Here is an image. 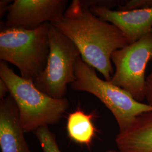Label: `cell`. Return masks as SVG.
<instances>
[{
    "mask_svg": "<svg viewBox=\"0 0 152 152\" xmlns=\"http://www.w3.org/2000/svg\"><path fill=\"white\" fill-rule=\"evenodd\" d=\"M79 50L82 59L109 81L114 74L112 55L129 44L120 29L73 0L60 18L51 23Z\"/></svg>",
    "mask_w": 152,
    "mask_h": 152,
    "instance_id": "6da1fadb",
    "label": "cell"
},
{
    "mask_svg": "<svg viewBox=\"0 0 152 152\" xmlns=\"http://www.w3.org/2000/svg\"><path fill=\"white\" fill-rule=\"evenodd\" d=\"M0 78L9 87L26 133L58 124L68 109L66 98L50 96L37 88L33 82L16 75L3 61L0 63Z\"/></svg>",
    "mask_w": 152,
    "mask_h": 152,
    "instance_id": "7a4b0ae2",
    "label": "cell"
},
{
    "mask_svg": "<svg viewBox=\"0 0 152 152\" xmlns=\"http://www.w3.org/2000/svg\"><path fill=\"white\" fill-rule=\"evenodd\" d=\"M50 23L33 29L3 28L0 32V59L16 66L24 79L34 82L49 58Z\"/></svg>",
    "mask_w": 152,
    "mask_h": 152,
    "instance_id": "3957f363",
    "label": "cell"
},
{
    "mask_svg": "<svg viewBox=\"0 0 152 152\" xmlns=\"http://www.w3.org/2000/svg\"><path fill=\"white\" fill-rule=\"evenodd\" d=\"M75 80L71 84L73 90L88 92L99 99L113 115L119 132L130 127L142 114L152 111V106L139 102L129 93L96 75V71L78 58L75 64Z\"/></svg>",
    "mask_w": 152,
    "mask_h": 152,
    "instance_id": "277c9868",
    "label": "cell"
},
{
    "mask_svg": "<svg viewBox=\"0 0 152 152\" xmlns=\"http://www.w3.org/2000/svg\"><path fill=\"white\" fill-rule=\"evenodd\" d=\"M49 58L41 75L33 82L41 91L55 99L65 98L67 87L75 80V64L81 56L69 38L51 23L49 31Z\"/></svg>",
    "mask_w": 152,
    "mask_h": 152,
    "instance_id": "5b68a950",
    "label": "cell"
},
{
    "mask_svg": "<svg viewBox=\"0 0 152 152\" xmlns=\"http://www.w3.org/2000/svg\"><path fill=\"white\" fill-rule=\"evenodd\" d=\"M111 60L115 71L109 82L142 102L145 99V70L152 60V32L115 51Z\"/></svg>",
    "mask_w": 152,
    "mask_h": 152,
    "instance_id": "8992f818",
    "label": "cell"
},
{
    "mask_svg": "<svg viewBox=\"0 0 152 152\" xmlns=\"http://www.w3.org/2000/svg\"><path fill=\"white\" fill-rule=\"evenodd\" d=\"M66 0H15L7 10L5 28L33 29L63 16Z\"/></svg>",
    "mask_w": 152,
    "mask_h": 152,
    "instance_id": "52a82bcc",
    "label": "cell"
},
{
    "mask_svg": "<svg viewBox=\"0 0 152 152\" xmlns=\"http://www.w3.org/2000/svg\"><path fill=\"white\" fill-rule=\"evenodd\" d=\"M88 9L100 19L118 28L129 44L136 42L152 32V8L120 11L92 6Z\"/></svg>",
    "mask_w": 152,
    "mask_h": 152,
    "instance_id": "ba28073f",
    "label": "cell"
},
{
    "mask_svg": "<svg viewBox=\"0 0 152 152\" xmlns=\"http://www.w3.org/2000/svg\"><path fill=\"white\" fill-rule=\"evenodd\" d=\"M25 133L17 105L9 94L0 102L1 152H31Z\"/></svg>",
    "mask_w": 152,
    "mask_h": 152,
    "instance_id": "9c48e42d",
    "label": "cell"
},
{
    "mask_svg": "<svg viewBox=\"0 0 152 152\" xmlns=\"http://www.w3.org/2000/svg\"><path fill=\"white\" fill-rule=\"evenodd\" d=\"M121 152H152V111L139 115L126 130L115 137Z\"/></svg>",
    "mask_w": 152,
    "mask_h": 152,
    "instance_id": "30bf717a",
    "label": "cell"
},
{
    "mask_svg": "<svg viewBox=\"0 0 152 152\" xmlns=\"http://www.w3.org/2000/svg\"><path fill=\"white\" fill-rule=\"evenodd\" d=\"M92 114H86L80 109L68 115L66 131L71 140L79 144L89 146L96 135Z\"/></svg>",
    "mask_w": 152,
    "mask_h": 152,
    "instance_id": "8fae6325",
    "label": "cell"
},
{
    "mask_svg": "<svg viewBox=\"0 0 152 152\" xmlns=\"http://www.w3.org/2000/svg\"><path fill=\"white\" fill-rule=\"evenodd\" d=\"M39 141L42 152H62L54 134L50 130L49 126H44L33 132Z\"/></svg>",
    "mask_w": 152,
    "mask_h": 152,
    "instance_id": "7c38bea8",
    "label": "cell"
},
{
    "mask_svg": "<svg viewBox=\"0 0 152 152\" xmlns=\"http://www.w3.org/2000/svg\"><path fill=\"white\" fill-rule=\"evenodd\" d=\"M152 8V0H128L118 7V10L130 11Z\"/></svg>",
    "mask_w": 152,
    "mask_h": 152,
    "instance_id": "4fadbf2b",
    "label": "cell"
},
{
    "mask_svg": "<svg viewBox=\"0 0 152 152\" xmlns=\"http://www.w3.org/2000/svg\"><path fill=\"white\" fill-rule=\"evenodd\" d=\"M82 5L84 7L89 9L92 6L105 7L112 9V7L119 6L124 2V1L119 0H88L81 1Z\"/></svg>",
    "mask_w": 152,
    "mask_h": 152,
    "instance_id": "5bb4252c",
    "label": "cell"
},
{
    "mask_svg": "<svg viewBox=\"0 0 152 152\" xmlns=\"http://www.w3.org/2000/svg\"><path fill=\"white\" fill-rule=\"evenodd\" d=\"M145 97L148 102V104L152 106V71L146 79Z\"/></svg>",
    "mask_w": 152,
    "mask_h": 152,
    "instance_id": "9a60e30c",
    "label": "cell"
},
{
    "mask_svg": "<svg viewBox=\"0 0 152 152\" xmlns=\"http://www.w3.org/2000/svg\"><path fill=\"white\" fill-rule=\"evenodd\" d=\"M10 93L9 87L5 82L0 78V99L1 100L4 99L6 96V95Z\"/></svg>",
    "mask_w": 152,
    "mask_h": 152,
    "instance_id": "2e32d148",
    "label": "cell"
},
{
    "mask_svg": "<svg viewBox=\"0 0 152 152\" xmlns=\"http://www.w3.org/2000/svg\"><path fill=\"white\" fill-rule=\"evenodd\" d=\"M11 1L2 0L0 2V16L1 17L4 15L6 11H7L8 7L9 6V4L11 2Z\"/></svg>",
    "mask_w": 152,
    "mask_h": 152,
    "instance_id": "e0dca14e",
    "label": "cell"
},
{
    "mask_svg": "<svg viewBox=\"0 0 152 152\" xmlns=\"http://www.w3.org/2000/svg\"><path fill=\"white\" fill-rule=\"evenodd\" d=\"M105 152H121L118 151V150H113V149H110V150H108L107 151Z\"/></svg>",
    "mask_w": 152,
    "mask_h": 152,
    "instance_id": "ac0fdd59",
    "label": "cell"
}]
</instances>
